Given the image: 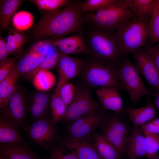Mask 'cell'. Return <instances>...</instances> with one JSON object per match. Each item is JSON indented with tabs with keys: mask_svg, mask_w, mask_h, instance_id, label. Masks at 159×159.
<instances>
[{
	"mask_svg": "<svg viewBox=\"0 0 159 159\" xmlns=\"http://www.w3.org/2000/svg\"><path fill=\"white\" fill-rule=\"evenodd\" d=\"M116 0H87L80 5L82 12L88 13L98 11Z\"/></svg>",
	"mask_w": 159,
	"mask_h": 159,
	"instance_id": "36",
	"label": "cell"
},
{
	"mask_svg": "<svg viewBox=\"0 0 159 159\" xmlns=\"http://www.w3.org/2000/svg\"><path fill=\"white\" fill-rule=\"evenodd\" d=\"M59 89L56 88L51 100V120L56 124L65 117L67 107L61 98Z\"/></svg>",
	"mask_w": 159,
	"mask_h": 159,
	"instance_id": "28",
	"label": "cell"
},
{
	"mask_svg": "<svg viewBox=\"0 0 159 159\" xmlns=\"http://www.w3.org/2000/svg\"><path fill=\"white\" fill-rule=\"evenodd\" d=\"M6 44L9 55L17 51L23 45L20 43L14 42H6Z\"/></svg>",
	"mask_w": 159,
	"mask_h": 159,
	"instance_id": "43",
	"label": "cell"
},
{
	"mask_svg": "<svg viewBox=\"0 0 159 159\" xmlns=\"http://www.w3.org/2000/svg\"><path fill=\"white\" fill-rule=\"evenodd\" d=\"M34 17L30 12L24 11H19L14 14L12 18L13 26L17 30L24 31L32 25Z\"/></svg>",
	"mask_w": 159,
	"mask_h": 159,
	"instance_id": "30",
	"label": "cell"
},
{
	"mask_svg": "<svg viewBox=\"0 0 159 159\" xmlns=\"http://www.w3.org/2000/svg\"><path fill=\"white\" fill-rule=\"evenodd\" d=\"M140 126H134L130 135L126 151L128 159H137L145 156L144 135Z\"/></svg>",
	"mask_w": 159,
	"mask_h": 159,
	"instance_id": "18",
	"label": "cell"
},
{
	"mask_svg": "<svg viewBox=\"0 0 159 159\" xmlns=\"http://www.w3.org/2000/svg\"><path fill=\"white\" fill-rule=\"evenodd\" d=\"M143 132L159 134V121L152 120L140 126Z\"/></svg>",
	"mask_w": 159,
	"mask_h": 159,
	"instance_id": "39",
	"label": "cell"
},
{
	"mask_svg": "<svg viewBox=\"0 0 159 159\" xmlns=\"http://www.w3.org/2000/svg\"><path fill=\"white\" fill-rule=\"evenodd\" d=\"M0 153L4 159H39L27 145L22 144H0Z\"/></svg>",
	"mask_w": 159,
	"mask_h": 159,
	"instance_id": "19",
	"label": "cell"
},
{
	"mask_svg": "<svg viewBox=\"0 0 159 159\" xmlns=\"http://www.w3.org/2000/svg\"><path fill=\"white\" fill-rule=\"evenodd\" d=\"M0 159H4L3 158H2L1 156L0 157Z\"/></svg>",
	"mask_w": 159,
	"mask_h": 159,
	"instance_id": "46",
	"label": "cell"
},
{
	"mask_svg": "<svg viewBox=\"0 0 159 159\" xmlns=\"http://www.w3.org/2000/svg\"><path fill=\"white\" fill-rule=\"evenodd\" d=\"M155 159H159V155H158Z\"/></svg>",
	"mask_w": 159,
	"mask_h": 159,
	"instance_id": "45",
	"label": "cell"
},
{
	"mask_svg": "<svg viewBox=\"0 0 159 159\" xmlns=\"http://www.w3.org/2000/svg\"><path fill=\"white\" fill-rule=\"evenodd\" d=\"M59 139V144L75 153L79 159H102L93 144L84 139H76L68 136Z\"/></svg>",
	"mask_w": 159,
	"mask_h": 159,
	"instance_id": "13",
	"label": "cell"
},
{
	"mask_svg": "<svg viewBox=\"0 0 159 159\" xmlns=\"http://www.w3.org/2000/svg\"><path fill=\"white\" fill-rule=\"evenodd\" d=\"M149 26V38L153 43L159 42V0H154L153 12Z\"/></svg>",
	"mask_w": 159,
	"mask_h": 159,
	"instance_id": "32",
	"label": "cell"
},
{
	"mask_svg": "<svg viewBox=\"0 0 159 159\" xmlns=\"http://www.w3.org/2000/svg\"></svg>",
	"mask_w": 159,
	"mask_h": 159,
	"instance_id": "49",
	"label": "cell"
},
{
	"mask_svg": "<svg viewBox=\"0 0 159 159\" xmlns=\"http://www.w3.org/2000/svg\"><path fill=\"white\" fill-rule=\"evenodd\" d=\"M8 53L6 49L5 39L0 37V64L5 62L8 58Z\"/></svg>",
	"mask_w": 159,
	"mask_h": 159,
	"instance_id": "42",
	"label": "cell"
},
{
	"mask_svg": "<svg viewBox=\"0 0 159 159\" xmlns=\"http://www.w3.org/2000/svg\"><path fill=\"white\" fill-rule=\"evenodd\" d=\"M90 49L93 55L100 60L113 64L121 55L115 34L96 29L89 33Z\"/></svg>",
	"mask_w": 159,
	"mask_h": 159,
	"instance_id": "5",
	"label": "cell"
},
{
	"mask_svg": "<svg viewBox=\"0 0 159 159\" xmlns=\"http://www.w3.org/2000/svg\"><path fill=\"white\" fill-rule=\"evenodd\" d=\"M126 112L132 122L135 126H141L156 117L157 111L154 105L150 102L146 106L138 108L130 107Z\"/></svg>",
	"mask_w": 159,
	"mask_h": 159,
	"instance_id": "20",
	"label": "cell"
},
{
	"mask_svg": "<svg viewBox=\"0 0 159 159\" xmlns=\"http://www.w3.org/2000/svg\"><path fill=\"white\" fill-rule=\"evenodd\" d=\"M99 103L104 108L120 113L124 111L123 102L117 89L113 88H98L95 91Z\"/></svg>",
	"mask_w": 159,
	"mask_h": 159,
	"instance_id": "15",
	"label": "cell"
},
{
	"mask_svg": "<svg viewBox=\"0 0 159 159\" xmlns=\"http://www.w3.org/2000/svg\"><path fill=\"white\" fill-rule=\"evenodd\" d=\"M147 159H155L158 155L159 150V134L143 132Z\"/></svg>",
	"mask_w": 159,
	"mask_h": 159,
	"instance_id": "31",
	"label": "cell"
},
{
	"mask_svg": "<svg viewBox=\"0 0 159 159\" xmlns=\"http://www.w3.org/2000/svg\"><path fill=\"white\" fill-rule=\"evenodd\" d=\"M80 74L84 83L92 87L123 89L113 64L100 60L84 64Z\"/></svg>",
	"mask_w": 159,
	"mask_h": 159,
	"instance_id": "4",
	"label": "cell"
},
{
	"mask_svg": "<svg viewBox=\"0 0 159 159\" xmlns=\"http://www.w3.org/2000/svg\"><path fill=\"white\" fill-rule=\"evenodd\" d=\"M132 54L140 73L156 91H159V73L146 50L140 48Z\"/></svg>",
	"mask_w": 159,
	"mask_h": 159,
	"instance_id": "11",
	"label": "cell"
},
{
	"mask_svg": "<svg viewBox=\"0 0 159 159\" xmlns=\"http://www.w3.org/2000/svg\"><path fill=\"white\" fill-rule=\"evenodd\" d=\"M106 118L103 109L80 117L68 126L67 136L76 139H84L102 124Z\"/></svg>",
	"mask_w": 159,
	"mask_h": 159,
	"instance_id": "10",
	"label": "cell"
},
{
	"mask_svg": "<svg viewBox=\"0 0 159 159\" xmlns=\"http://www.w3.org/2000/svg\"><path fill=\"white\" fill-rule=\"evenodd\" d=\"M6 110L19 127L24 125L26 114L25 100L17 87L10 97Z\"/></svg>",
	"mask_w": 159,
	"mask_h": 159,
	"instance_id": "17",
	"label": "cell"
},
{
	"mask_svg": "<svg viewBox=\"0 0 159 159\" xmlns=\"http://www.w3.org/2000/svg\"><path fill=\"white\" fill-rule=\"evenodd\" d=\"M5 39L6 42H14L23 44L25 39L23 35L14 31L10 32Z\"/></svg>",
	"mask_w": 159,
	"mask_h": 159,
	"instance_id": "41",
	"label": "cell"
},
{
	"mask_svg": "<svg viewBox=\"0 0 159 159\" xmlns=\"http://www.w3.org/2000/svg\"><path fill=\"white\" fill-rule=\"evenodd\" d=\"M47 150L49 155L48 159H79L75 153L59 144H53Z\"/></svg>",
	"mask_w": 159,
	"mask_h": 159,
	"instance_id": "33",
	"label": "cell"
},
{
	"mask_svg": "<svg viewBox=\"0 0 159 159\" xmlns=\"http://www.w3.org/2000/svg\"><path fill=\"white\" fill-rule=\"evenodd\" d=\"M142 159L140 158H139V159Z\"/></svg>",
	"mask_w": 159,
	"mask_h": 159,
	"instance_id": "47",
	"label": "cell"
},
{
	"mask_svg": "<svg viewBox=\"0 0 159 159\" xmlns=\"http://www.w3.org/2000/svg\"><path fill=\"white\" fill-rule=\"evenodd\" d=\"M117 30L115 34L122 56L144 46L149 37V24L137 18L124 22Z\"/></svg>",
	"mask_w": 159,
	"mask_h": 159,
	"instance_id": "3",
	"label": "cell"
},
{
	"mask_svg": "<svg viewBox=\"0 0 159 159\" xmlns=\"http://www.w3.org/2000/svg\"><path fill=\"white\" fill-rule=\"evenodd\" d=\"M93 145L102 159H120L122 155L103 134L95 135Z\"/></svg>",
	"mask_w": 159,
	"mask_h": 159,
	"instance_id": "23",
	"label": "cell"
},
{
	"mask_svg": "<svg viewBox=\"0 0 159 159\" xmlns=\"http://www.w3.org/2000/svg\"><path fill=\"white\" fill-rule=\"evenodd\" d=\"M50 103L48 95L43 92L37 93L34 96L30 108L32 117L36 120L44 117Z\"/></svg>",
	"mask_w": 159,
	"mask_h": 159,
	"instance_id": "24",
	"label": "cell"
},
{
	"mask_svg": "<svg viewBox=\"0 0 159 159\" xmlns=\"http://www.w3.org/2000/svg\"><path fill=\"white\" fill-rule=\"evenodd\" d=\"M63 53L57 49L52 51L45 58L43 61L36 69L25 74V77L29 79H32L39 71L42 70H49L57 66Z\"/></svg>",
	"mask_w": 159,
	"mask_h": 159,
	"instance_id": "29",
	"label": "cell"
},
{
	"mask_svg": "<svg viewBox=\"0 0 159 159\" xmlns=\"http://www.w3.org/2000/svg\"><path fill=\"white\" fill-rule=\"evenodd\" d=\"M77 89V87L73 84L69 82L64 85L59 89L60 96L67 107L74 99Z\"/></svg>",
	"mask_w": 159,
	"mask_h": 159,
	"instance_id": "37",
	"label": "cell"
},
{
	"mask_svg": "<svg viewBox=\"0 0 159 159\" xmlns=\"http://www.w3.org/2000/svg\"><path fill=\"white\" fill-rule=\"evenodd\" d=\"M83 22L80 5L68 4L64 8L44 13L34 30L38 38L60 37L79 31Z\"/></svg>",
	"mask_w": 159,
	"mask_h": 159,
	"instance_id": "1",
	"label": "cell"
},
{
	"mask_svg": "<svg viewBox=\"0 0 159 159\" xmlns=\"http://www.w3.org/2000/svg\"><path fill=\"white\" fill-rule=\"evenodd\" d=\"M57 49L54 42L41 41L35 43L29 52L37 54L45 58L52 52Z\"/></svg>",
	"mask_w": 159,
	"mask_h": 159,
	"instance_id": "35",
	"label": "cell"
},
{
	"mask_svg": "<svg viewBox=\"0 0 159 159\" xmlns=\"http://www.w3.org/2000/svg\"><path fill=\"white\" fill-rule=\"evenodd\" d=\"M29 1L35 4L39 9L48 11L59 9L69 2L67 0H32Z\"/></svg>",
	"mask_w": 159,
	"mask_h": 159,
	"instance_id": "34",
	"label": "cell"
},
{
	"mask_svg": "<svg viewBox=\"0 0 159 159\" xmlns=\"http://www.w3.org/2000/svg\"><path fill=\"white\" fill-rule=\"evenodd\" d=\"M152 95L154 98V104L155 106L159 110V91L153 93Z\"/></svg>",
	"mask_w": 159,
	"mask_h": 159,
	"instance_id": "44",
	"label": "cell"
},
{
	"mask_svg": "<svg viewBox=\"0 0 159 159\" xmlns=\"http://www.w3.org/2000/svg\"><path fill=\"white\" fill-rule=\"evenodd\" d=\"M56 82L55 77L49 70H42L39 71L32 79L34 87L41 91L47 90L52 88Z\"/></svg>",
	"mask_w": 159,
	"mask_h": 159,
	"instance_id": "27",
	"label": "cell"
},
{
	"mask_svg": "<svg viewBox=\"0 0 159 159\" xmlns=\"http://www.w3.org/2000/svg\"><path fill=\"white\" fill-rule=\"evenodd\" d=\"M140 20L149 24L153 10L154 0H123Z\"/></svg>",
	"mask_w": 159,
	"mask_h": 159,
	"instance_id": "21",
	"label": "cell"
},
{
	"mask_svg": "<svg viewBox=\"0 0 159 159\" xmlns=\"http://www.w3.org/2000/svg\"><path fill=\"white\" fill-rule=\"evenodd\" d=\"M56 125L51 120L44 117L36 120L28 126L26 131L33 142L47 150L57 139Z\"/></svg>",
	"mask_w": 159,
	"mask_h": 159,
	"instance_id": "8",
	"label": "cell"
},
{
	"mask_svg": "<svg viewBox=\"0 0 159 159\" xmlns=\"http://www.w3.org/2000/svg\"><path fill=\"white\" fill-rule=\"evenodd\" d=\"M102 107L100 103L93 98L87 88H77L75 97L67 106L63 120L67 122H72L102 109Z\"/></svg>",
	"mask_w": 159,
	"mask_h": 159,
	"instance_id": "7",
	"label": "cell"
},
{
	"mask_svg": "<svg viewBox=\"0 0 159 159\" xmlns=\"http://www.w3.org/2000/svg\"><path fill=\"white\" fill-rule=\"evenodd\" d=\"M123 89L128 92L132 104H137L145 95H152L145 86L136 67L127 57L119 63L116 69Z\"/></svg>",
	"mask_w": 159,
	"mask_h": 159,
	"instance_id": "6",
	"label": "cell"
},
{
	"mask_svg": "<svg viewBox=\"0 0 159 159\" xmlns=\"http://www.w3.org/2000/svg\"><path fill=\"white\" fill-rule=\"evenodd\" d=\"M136 18L123 0H116L86 15L87 20L95 29L110 32H113L126 21Z\"/></svg>",
	"mask_w": 159,
	"mask_h": 159,
	"instance_id": "2",
	"label": "cell"
},
{
	"mask_svg": "<svg viewBox=\"0 0 159 159\" xmlns=\"http://www.w3.org/2000/svg\"><path fill=\"white\" fill-rule=\"evenodd\" d=\"M3 110L0 117V144L16 143L27 145V143L19 132V126L6 108Z\"/></svg>",
	"mask_w": 159,
	"mask_h": 159,
	"instance_id": "14",
	"label": "cell"
},
{
	"mask_svg": "<svg viewBox=\"0 0 159 159\" xmlns=\"http://www.w3.org/2000/svg\"><path fill=\"white\" fill-rule=\"evenodd\" d=\"M16 63L14 58H8L0 64V82L5 78L15 67Z\"/></svg>",
	"mask_w": 159,
	"mask_h": 159,
	"instance_id": "38",
	"label": "cell"
},
{
	"mask_svg": "<svg viewBox=\"0 0 159 159\" xmlns=\"http://www.w3.org/2000/svg\"><path fill=\"white\" fill-rule=\"evenodd\" d=\"M145 48L159 73V47L158 46H145Z\"/></svg>",
	"mask_w": 159,
	"mask_h": 159,
	"instance_id": "40",
	"label": "cell"
},
{
	"mask_svg": "<svg viewBox=\"0 0 159 159\" xmlns=\"http://www.w3.org/2000/svg\"><path fill=\"white\" fill-rule=\"evenodd\" d=\"M84 64L82 59L63 54L57 65L58 80L56 88L59 90L69 80L80 74Z\"/></svg>",
	"mask_w": 159,
	"mask_h": 159,
	"instance_id": "12",
	"label": "cell"
},
{
	"mask_svg": "<svg viewBox=\"0 0 159 159\" xmlns=\"http://www.w3.org/2000/svg\"><path fill=\"white\" fill-rule=\"evenodd\" d=\"M20 73L15 67L0 82V107L2 110L8 106L9 99L17 88L16 82Z\"/></svg>",
	"mask_w": 159,
	"mask_h": 159,
	"instance_id": "22",
	"label": "cell"
},
{
	"mask_svg": "<svg viewBox=\"0 0 159 159\" xmlns=\"http://www.w3.org/2000/svg\"><path fill=\"white\" fill-rule=\"evenodd\" d=\"M23 1L21 0L0 1V22L3 29H6L9 26L13 14Z\"/></svg>",
	"mask_w": 159,
	"mask_h": 159,
	"instance_id": "25",
	"label": "cell"
},
{
	"mask_svg": "<svg viewBox=\"0 0 159 159\" xmlns=\"http://www.w3.org/2000/svg\"><path fill=\"white\" fill-rule=\"evenodd\" d=\"M158 47H159V46H158Z\"/></svg>",
	"mask_w": 159,
	"mask_h": 159,
	"instance_id": "48",
	"label": "cell"
},
{
	"mask_svg": "<svg viewBox=\"0 0 159 159\" xmlns=\"http://www.w3.org/2000/svg\"><path fill=\"white\" fill-rule=\"evenodd\" d=\"M103 135L122 155L129 140L127 125L115 114L106 121Z\"/></svg>",
	"mask_w": 159,
	"mask_h": 159,
	"instance_id": "9",
	"label": "cell"
},
{
	"mask_svg": "<svg viewBox=\"0 0 159 159\" xmlns=\"http://www.w3.org/2000/svg\"><path fill=\"white\" fill-rule=\"evenodd\" d=\"M54 42L60 51L67 55L87 52V50L81 34L58 39Z\"/></svg>",
	"mask_w": 159,
	"mask_h": 159,
	"instance_id": "16",
	"label": "cell"
},
{
	"mask_svg": "<svg viewBox=\"0 0 159 159\" xmlns=\"http://www.w3.org/2000/svg\"><path fill=\"white\" fill-rule=\"evenodd\" d=\"M44 59L37 54L29 52L16 63V67L20 74H25L36 69Z\"/></svg>",
	"mask_w": 159,
	"mask_h": 159,
	"instance_id": "26",
	"label": "cell"
}]
</instances>
